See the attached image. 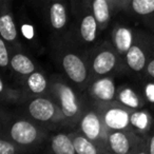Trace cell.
Here are the masks:
<instances>
[{"label": "cell", "mask_w": 154, "mask_h": 154, "mask_svg": "<svg viewBox=\"0 0 154 154\" xmlns=\"http://www.w3.org/2000/svg\"><path fill=\"white\" fill-rule=\"evenodd\" d=\"M54 57L66 79L78 90H86L91 80L89 52L80 49L66 38H59L54 49Z\"/></svg>", "instance_id": "obj_1"}, {"label": "cell", "mask_w": 154, "mask_h": 154, "mask_svg": "<svg viewBox=\"0 0 154 154\" xmlns=\"http://www.w3.org/2000/svg\"><path fill=\"white\" fill-rule=\"evenodd\" d=\"M71 11L74 26L70 29L64 38L72 41L80 49L90 52L97 45V37L100 32L93 14L91 0H73Z\"/></svg>", "instance_id": "obj_2"}, {"label": "cell", "mask_w": 154, "mask_h": 154, "mask_svg": "<svg viewBox=\"0 0 154 154\" xmlns=\"http://www.w3.org/2000/svg\"><path fill=\"white\" fill-rule=\"evenodd\" d=\"M51 79L49 96L60 108L68 127H76L85 109V105L79 96L78 89L71 82L58 76H53Z\"/></svg>", "instance_id": "obj_3"}, {"label": "cell", "mask_w": 154, "mask_h": 154, "mask_svg": "<svg viewBox=\"0 0 154 154\" xmlns=\"http://www.w3.org/2000/svg\"><path fill=\"white\" fill-rule=\"evenodd\" d=\"M89 68L91 79L97 77L113 76L125 70V61L111 41H103L89 52Z\"/></svg>", "instance_id": "obj_4"}, {"label": "cell", "mask_w": 154, "mask_h": 154, "mask_svg": "<svg viewBox=\"0 0 154 154\" xmlns=\"http://www.w3.org/2000/svg\"><path fill=\"white\" fill-rule=\"evenodd\" d=\"M26 111L29 118L47 129L54 127H68L60 108L49 95L26 99Z\"/></svg>", "instance_id": "obj_5"}, {"label": "cell", "mask_w": 154, "mask_h": 154, "mask_svg": "<svg viewBox=\"0 0 154 154\" xmlns=\"http://www.w3.org/2000/svg\"><path fill=\"white\" fill-rule=\"evenodd\" d=\"M154 51V34L135 29V37L125 57V70L132 74H145L147 63Z\"/></svg>", "instance_id": "obj_6"}, {"label": "cell", "mask_w": 154, "mask_h": 154, "mask_svg": "<svg viewBox=\"0 0 154 154\" xmlns=\"http://www.w3.org/2000/svg\"><path fill=\"white\" fill-rule=\"evenodd\" d=\"M47 130L31 118H16L8 122L7 134L10 139L26 149L38 146L47 137Z\"/></svg>", "instance_id": "obj_7"}, {"label": "cell", "mask_w": 154, "mask_h": 154, "mask_svg": "<svg viewBox=\"0 0 154 154\" xmlns=\"http://www.w3.org/2000/svg\"><path fill=\"white\" fill-rule=\"evenodd\" d=\"M148 136H143L133 130H109L106 143L108 153L134 154L146 153Z\"/></svg>", "instance_id": "obj_8"}, {"label": "cell", "mask_w": 154, "mask_h": 154, "mask_svg": "<svg viewBox=\"0 0 154 154\" xmlns=\"http://www.w3.org/2000/svg\"><path fill=\"white\" fill-rule=\"evenodd\" d=\"M76 129L85 136L96 143L103 150V153H108L106 143L108 129L106 128L100 112L95 103L85 107L84 112L76 125Z\"/></svg>", "instance_id": "obj_9"}, {"label": "cell", "mask_w": 154, "mask_h": 154, "mask_svg": "<svg viewBox=\"0 0 154 154\" xmlns=\"http://www.w3.org/2000/svg\"><path fill=\"white\" fill-rule=\"evenodd\" d=\"M95 105L100 112L103 124L108 131L133 130L131 119H132V112L134 110L122 105L116 100L112 103H95Z\"/></svg>", "instance_id": "obj_10"}, {"label": "cell", "mask_w": 154, "mask_h": 154, "mask_svg": "<svg viewBox=\"0 0 154 154\" xmlns=\"http://www.w3.org/2000/svg\"><path fill=\"white\" fill-rule=\"evenodd\" d=\"M45 17L50 29L62 38V35H68L71 28V8L66 0H45L43 3ZM64 36V37H66Z\"/></svg>", "instance_id": "obj_11"}, {"label": "cell", "mask_w": 154, "mask_h": 154, "mask_svg": "<svg viewBox=\"0 0 154 154\" xmlns=\"http://www.w3.org/2000/svg\"><path fill=\"white\" fill-rule=\"evenodd\" d=\"M86 91L94 103H106L116 100L118 89L116 88L114 78L111 75L92 78Z\"/></svg>", "instance_id": "obj_12"}, {"label": "cell", "mask_w": 154, "mask_h": 154, "mask_svg": "<svg viewBox=\"0 0 154 154\" xmlns=\"http://www.w3.org/2000/svg\"><path fill=\"white\" fill-rule=\"evenodd\" d=\"M0 3V36L7 41L12 50L22 49L19 41L17 24L12 14L11 2L3 1Z\"/></svg>", "instance_id": "obj_13"}, {"label": "cell", "mask_w": 154, "mask_h": 154, "mask_svg": "<svg viewBox=\"0 0 154 154\" xmlns=\"http://www.w3.org/2000/svg\"><path fill=\"white\" fill-rule=\"evenodd\" d=\"M20 86L26 92V98H32L36 96L49 95L51 79L40 70H36L30 75L26 76L20 80Z\"/></svg>", "instance_id": "obj_14"}, {"label": "cell", "mask_w": 154, "mask_h": 154, "mask_svg": "<svg viewBox=\"0 0 154 154\" xmlns=\"http://www.w3.org/2000/svg\"><path fill=\"white\" fill-rule=\"evenodd\" d=\"M135 37V29L128 26L117 24L114 26L111 34V42L120 57L124 59L130 50Z\"/></svg>", "instance_id": "obj_15"}, {"label": "cell", "mask_w": 154, "mask_h": 154, "mask_svg": "<svg viewBox=\"0 0 154 154\" xmlns=\"http://www.w3.org/2000/svg\"><path fill=\"white\" fill-rule=\"evenodd\" d=\"M10 68H11V72L17 75L20 80L34 71L38 70L36 62L26 52L22 51V49L12 50Z\"/></svg>", "instance_id": "obj_16"}, {"label": "cell", "mask_w": 154, "mask_h": 154, "mask_svg": "<svg viewBox=\"0 0 154 154\" xmlns=\"http://www.w3.org/2000/svg\"><path fill=\"white\" fill-rule=\"evenodd\" d=\"M125 12L151 26L154 19V0H132Z\"/></svg>", "instance_id": "obj_17"}, {"label": "cell", "mask_w": 154, "mask_h": 154, "mask_svg": "<svg viewBox=\"0 0 154 154\" xmlns=\"http://www.w3.org/2000/svg\"><path fill=\"white\" fill-rule=\"evenodd\" d=\"M0 93H1V103L3 105H20L26 103V95L23 88L18 86V88L10 86L9 82H5L3 75L0 78Z\"/></svg>", "instance_id": "obj_18"}, {"label": "cell", "mask_w": 154, "mask_h": 154, "mask_svg": "<svg viewBox=\"0 0 154 154\" xmlns=\"http://www.w3.org/2000/svg\"><path fill=\"white\" fill-rule=\"evenodd\" d=\"M91 5L93 14L98 23L99 30L100 32L105 31L111 21L112 16L115 14L111 3L108 0H91Z\"/></svg>", "instance_id": "obj_19"}, {"label": "cell", "mask_w": 154, "mask_h": 154, "mask_svg": "<svg viewBox=\"0 0 154 154\" xmlns=\"http://www.w3.org/2000/svg\"><path fill=\"white\" fill-rule=\"evenodd\" d=\"M49 152L54 154H76L70 133H57L50 138Z\"/></svg>", "instance_id": "obj_20"}, {"label": "cell", "mask_w": 154, "mask_h": 154, "mask_svg": "<svg viewBox=\"0 0 154 154\" xmlns=\"http://www.w3.org/2000/svg\"><path fill=\"white\" fill-rule=\"evenodd\" d=\"M71 138L74 143L75 150H76V154H98V153H103V150L97 145L96 143H94L93 140H91L90 138H88L87 136H85L82 133H80L79 131H73L70 133Z\"/></svg>", "instance_id": "obj_21"}, {"label": "cell", "mask_w": 154, "mask_h": 154, "mask_svg": "<svg viewBox=\"0 0 154 154\" xmlns=\"http://www.w3.org/2000/svg\"><path fill=\"white\" fill-rule=\"evenodd\" d=\"M116 101L132 110H139L145 105V99L136 91L129 87H122L118 89Z\"/></svg>", "instance_id": "obj_22"}, {"label": "cell", "mask_w": 154, "mask_h": 154, "mask_svg": "<svg viewBox=\"0 0 154 154\" xmlns=\"http://www.w3.org/2000/svg\"><path fill=\"white\" fill-rule=\"evenodd\" d=\"M132 128L136 133L143 135V133L150 130V127L152 125L151 116L143 110H134L132 112Z\"/></svg>", "instance_id": "obj_23"}, {"label": "cell", "mask_w": 154, "mask_h": 154, "mask_svg": "<svg viewBox=\"0 0 154 154\" xmlns=\"http://www.w3.org/2000/svg\"><path fill=\"white\" fill-rule=\"evenodd\" d=\"M26 149L19 146L10 138H5L1 135L0 138V154H17L21 152H26Z\"/></svg>", "instance_id": "obj_24"}, {"label": "cell", "mask_w": 154, "mask_h": 154, "mask_svg": "<svg viewBox=\"0 0 154 154\" xmlns=\"http://www.w3.org/2000/svg\"><path fill=\"white\" fill-rule=\"evenodd\" d=\"M11 56H12V49L8 42L3 38H0V66L2 69V72H5L10 68L11 64Z\"/></svg>", "instance_id": "obj_25"}, {"label": "cell", "mask_w": 154, "mask_h": 154, "mask_svg": "<svg viewBox=\"0 0 154 154\" xmlns=\"http://www.w3.org/2000/svg\"><path fill=\"white\" fill-rule=\"evenodd\" d=\"M145 75L146 77H149V79L154 80V51L152 53L151 57H150L149 61L147 63V66H146L145 70Z\"/></svg>", "instance_id": "obj_26"}, {"label": "cell", "mask_w": 154, "mask_h": 154, "mask_svg": "<svg viewBox=\"0 0 154 154\" xmlns=\"http://www.w3.org/2000/svg\"><path fill=\"white\" fill-rule=\"evenodd\" d=\"M146 153L154 154V132L152 133L150 136H148L147 141V149H146Z\"/></svg>", "instance_id": "obj_27"}, {"label": "cell", "mask_w": 154, "mask_h": 154, "mask_svg": "<svg viewBox=\"0 0 154 154\" xmlns=\"http://www.w3.org/2000/svg\"><path fill=\"white\" fill-rule=\"evenodd\" d=\"M132 0H119L118 1V12L119 11H126V9L129 7Z\"/></svg>", "instance_id": "obj_28"}, {"label": "cell", "mask_w": 154, "mask_h": 154, "mask_svg": "<svg viewBox=\"0 0 154 154\" xmlns=\"http://www.w3.org/2000/svg\"><path fill=\"white\" fill-rule=\"evenodd\" d=\"M110 3H111V5H112V8H113V10H114V13H117L118 12V1L119 0H108Z\"/></svg>", "instance_id": "obj_29"}, {"label": "cell", "mask_w": 154, "mask_h": 154, "mask_svg": "<svg viewBox=\"0 0 154 154\" xmlns=\"http://www.w3.org/2000/svg\"><path fill=\"white\" fill-rule=\"evenodd\" d=\"M32 1H34V2H41V3L45 2V0H32Z\"/></svg>", "instance_id": "obj_30"}, {"label": "cell", "mask_w": 154, "mask_h": 154, "mask_svg": "<svg viewBox=\"0 0 154 154\" xmlns=\"http://www.w3.org/2000/svg\"><path fill=\"white\" fill-rule=\"evenodd\" d=\"M3 1H9V2H11V0H0V2H3Z\"/></svg>", "instance_id": "obj_31"}]
</instances>
